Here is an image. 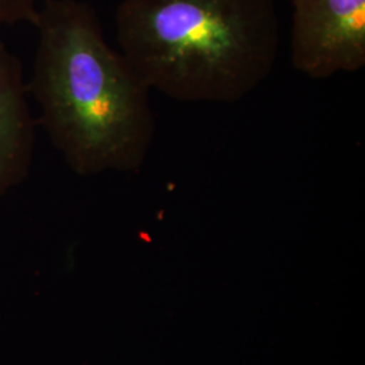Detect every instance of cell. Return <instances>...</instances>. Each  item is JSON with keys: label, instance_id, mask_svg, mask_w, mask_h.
<instances>
[{"label": "cell", "instance_id": "1", "mask_svg": "<svg viewBox=\"0 0 365 365\" xmlns=\"http://www.w3.org/2000/svg\"><path fill=\"white\" fill-rule=\"evenodd\" d=\"M27 91L39 123L78 176L144 167L156 137L152 90L106 41L101 19L81 0H43Z\"/></svg>", "mask_w": 365, "mask_h": 365}, {"label": "cell", "instance_id": "2", "mask_svg": "<svg viewBox=\"0 0 365 365\" xmlns=\"http://www.w3.org/2000/svg\"><path fill=\"white\" fill-rule=\"evenodd\" d=\"M119 52L153 91L185 103L232 105L274 71V0H122Z\"/></svg>", "mask_w": 365, "mask_h": 365}, {"label": "cell", "instance_id": "3", "mask_svg": "<svg viewBox=\"0 0 365 365\" xmlns=\"http://www.w3.org/2000/svg\"><path fill=\"white\" fill-rule=\"evenodd\" d=\"M291 63L324 80L365 66V0H289Z\"/></svg>", "mask_w": 365, "mask_h": 365}, {"label": "cell", "instance_id": "4", "mask_svg": "<svg viewBox=\"0 0 365 365\" xmlns=\"http://www.w3.org/2000/svg\"><path fill=\"white\" fill-rule=\"evenodd\" d=\"M21 60L9 51L0 29V199L25 182L31 170L36 126Z\"/></svg>", "mask_w": 365, "mask_h": 365}, {"label": "cell", "instance_id": "5", "mask_svg": "<svg viewBox=\"0 0 365 365\" xmlns=\"http://www.w3.org/2000/svg\"><path fill=\"white\" fill-rule=\"evenodd\" d=\"M43 0H0V29L18 24L36 25Z\"/></svg>", "mask_w": 365, "mask_h": 365}]
</instances>
